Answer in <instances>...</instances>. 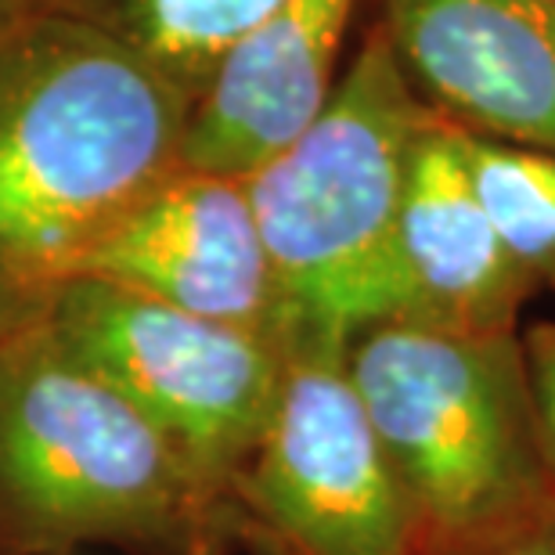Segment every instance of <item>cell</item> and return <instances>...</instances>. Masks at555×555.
Here are the masks:
<instances>
[{"label":"cell","mask_w":555,"mask_h":555,"mask_svg":"<svg viewBox=\"0 0 555 555\" xmlns=\"http://www.w3.org/2000/svg\"><path fill=\"white\" fill-rule=\"evenodd\" d=\"M181 94L73 18H22L0 37V339L48 321L98 246L181 170Z\"/></svg>","instance_id":"1"},{"label":"cell","mask_w":555,"mask_h":555,"mask_svg":"<svg viewBox=\"0 0 555 555\" xmlns=\"http://www.w3.org/2000/svg\"><path fill=\"white\" fill-rule=\"evenodd\" d=\"M235 555L214 483L48 321L0 339V555Z\"/></svg>","instance_id":"2"},{"label":"cell","mask_w":555,"mask_h":555,"mask_svg":"<svg viewBox=\"0 0 555 555\" xmlns=\"http://www.w3.org/2000/svg\"><path fill=\"white\" fill-rule=\"evenodd\" d=\"M437 113L415 94L379 26L336 94L246 192L296 339L350 343L404 314L397 228L412 155Z\"/></svg>","instance_id":"3"},{"label":"cell","mask_w":555,"mask_h":555,"mask_svg":"<svg viewBox=\"0 0 555 555\" xmlns=\"http://www.w3.org/2000/svg\"><path fill=\"white\" fill-rule=\"evenodd\" d=\"M347 375L412 516L415 555L555 491L519 332L379 321L347 343Z\"/></svg>","instance_id":"4"},{"label":"cell","mask_w":555,"mask_h":555,"mask_svg":"<svg viewBox=\"0 0 555 555\" xmlns=\"http://www.w3.org/2000/svg\"><path fill=\"white\" fill-rule=\"evenodd\" d=\"M48 325L209 480L235 494L282 397V343L98 278L65 288Z\"/></svg>","instance_id":"5"},{"label":"cell","mask_w":555,"mask_h":555,"mask_svg":"<svg viewBox=\"0 0 555 555\" xmlns=\"http://www.w3.org/2000/svg\"><path fill=\"white\" fill-rule=\"evenodd\" d=\"M235 505L249 555H415L412 516L350 386L347 343H288L282 397Z\"/></svg>","instance_id":"6"},{"label":"cell","mask_w":555,"mask_h":555,"mask_svg":"<svg viewBox=\"0 0 555 555\" xmlns=\"http://www.w3.org/2000/svg\"><path fill=\"white\" fill-rule=\"evenodd\" d=\"M83 278L159 299L184 314L274 339L293 321L278 288L246 181L173 170L119 220Z\"/></svg>","instance_id":"7"},{"label":"cell","mask_w":555,"mask_h":555,"mask_svg":"<svg viewBox=\"0 0 555 555\" xmlns=\"http://www.w3.org/2000/svg\"><path fill=\"white\" fill-rule=\"evenodd\" d=\"M379 29L440 119L555 155V0H379Z\"/></svg>","instance_id":"8"},{"label":"cell","mask_w":555,"mask_h":555,"mask_svg":"<svg viewBox=\"0 0 555 555\" xmlns=\"http://www.w3.org/2000/svg\"><path fill=\"white\" fill-rule=\"evenodd\" d=\"M358 0H278L220 59L188 116L181 166L246 181L282 155L336 94Z\"/></svg>","instance_id":"9"},{"label":"cell","mask_w":555,"mask_h":555,"mask_svg":"<svg viewBox=\"0 0 555 555\" xmlns=\"http://www.w3.org/2000/svg\"><path fill=\"white\" fill-rule=\"evenodd\" d=\"M397 257L404 314L397 321L448 332H519V310L538 293L508 257L465 173L448 119L422 130L408 173Z\"/></svg>","instance_id":"10"},{"label":"cell","mask_w":555,"mask_h":555,"mask_svg":"<svg viewBox=\"0 0 555 555\" xmlns=\"http://www.w3.org/2000/svg\"><path fill=\"white\" fill-rule=\"evenodd\" d=\"M278 0H37V11L102 33L198 102L220 59Z\"/></svg>","instance_id":"11"},{"label":"cell","mask_w":555,"mask_h":555,"mask_svg":"<svg viewBox=\"0 0 555 555\" xmlns=\"http://www.w3.org/2000/svg\"><path fill=\"white\" fill-rule=\"evenodd\" d=\"M487 220L538 288H555V155L454 127Z\"/></svg>","instance_id":"12"},{"label":"cell","mask_w":555,"mask_h":555,"mask_svg":"<svg viewBox=\"0 0 555 555\" xmlns=\"http://www.w3.org/2000/svg\"><path fill=\"white\" fill-rule=\"evenodd\" d=\"M418 555H555V491L505 524Z\"/></svg>","instance_id":"13"},{"label":"cell","mask_w":555,"mask_h":555,"mask_svg":"<svg viewBox=\"0 0 555 555\" xmlns=\"http://www.w3.org/2000/svg\"><path fill=\"white\" fill-rule=\"evenodd\" d=\"M519 343H524L530 393H534L541 451L555 476V321H538L527 332H519Z\"/></svg>","instance_id":"14"},{"label":"cell","mask_w":555,"mask_h":555,"mask_svg":"<svg viewBox=\"0 0 555 555\" xmlns=\"http://www.w3.org/2000/svg\"><path fill=\"white\" fill-rule=\"evenodd\" d=\"M29 15H37V0H0V37Z\"/></svg>","instance_id":"15"}]
</instances>
